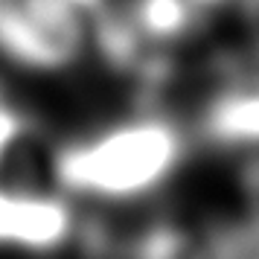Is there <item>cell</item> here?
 I'll return each instance as SVG.
<instances>
[{
    "label": "cell",
    "mask_w": 259,
    "mask_h": 259,
    "mask_svg": "<svg viewBox=\"0 0 259 259\" xmlns=\"http://www.w3.org/2000/svg\"><path fill=\"white\" fill-rule=\"evenodd\" d=\"M187 152L189 137L175 117L143 111L61 146L53 175L67 195L128 204L163 189L187 163Z\"/></svg>",
    "instance_id": "1"
},
{
    "label": "cell",
    "mask_w": 259,
    "mask_h": 259,
    "mask_svg": "<svg viewBox=\"0 0 259 259\" xmlns=\"http://www.w3.org/2000/svg\"><path fill=\"white\" fill-rule=\"evenodd\" d=\"M88 15L67 0H0V56L26 70H64L84 56Z\"/></svg>",
    "instance_id": "2"
},
{
    "label": "cell",
    "mask_w": 259,
    "mask_h": 259,
    "mask_svg": "<svg viewBox=\"0 0 259 259\" xmlns=\"http://www.w3.org/2000/svg\"><path fill=\"white\" fill-rule=\"evenodd\" d=\"M76 236V210L59 192L0 184V247L56 253Z\"/></svg>",
    "instance_id": "3"
},
{
    "label": "cell",
    "mask_w": 259,
    "mask_h": 259,
    "mask_svg": "<svg viewBox=\"0 0 259 259\" xmlns=\"http://www.w3.org/2000/svg\"><path fill=\"white\" fill-rule=\"evenodd\" d=\"M198 131L215 149L259 154V47L207 96Z\"/></svg>",
    "instance_id": "4"
},
{
    "label": "cell",
    "mask_w": 259,
    "mask_h": 259,
    "mask_svg": "<svg viewBox=\"0 0 259 259\" xmlns=\"http://www.w3.org/2000/svg\"><path fill=\"white\" fill-rule=\"evenodd\" d=\"M125 21L143 44H178L195 29L201 12L189 0H134Z\"/></svg>",
    "instance_id": "5"
},
{
    "label": "cell",
    "mask_w": 259,
    "mask_h": 259,
    "mask_svg": "<svg viewBox=\"0 0 259 259\" xmlns=\"http://www.w3.org/2000/svg\"><path fill=\"white\" fill-rule=\"evenodd\" d=\"M242 192H245V207H247V227H250L253 239L259 242V154H253L250 163L245 166Z\"/></svg>",
    "instance_id": "6"
},
{
    "label": "cell",
    "mask_w": 259,
    "mask_h": 259,
    "mask_svg": "<svg viewBox=\"0 0 259 259\" xmlns=\"http://www.w3.org/2000/svg\"><path fill=\"white\" fill-rule=\"evenodd\" d=\"M70 6H76L79 12H84V15H102L108 9V0H67Z\"/></svg>",
    "instance_id": "7"
},
{
    "label": "cell",
    "mask_w": 259,
    "mask_h": 259,
    "mask_svg": "<svg viewBox=\"0 0 259 259\" xmlns=\"http://www.w3.org/2000/svg\"><path fill=\"white\" fill-rule=\"evenodd\" d=\"M189 3H192L201 15H204V12H212V9H222V6L233 3V0H189Z\"/></svg>",
    "instance_id": "8"
}]
</instances>
